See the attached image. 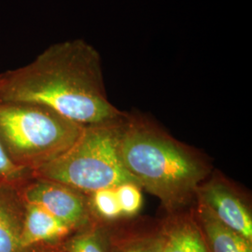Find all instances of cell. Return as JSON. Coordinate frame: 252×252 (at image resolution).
I'll return each instance as SVG.
<instances>
[{
    "mask_svg": "<svg viewBox=\"0 0 252 252\" xmlns=\"http://www.w3.org/2000/svg\"><path fill=\"white\" fill-rule=\"evenodd\" d=\"M123 217L131 218L138 214L143 205L141 188L135 183H125L115 188Z\"/></svg>",
    "mask_w": 252,
    "mask_h": 252,
    "instance_id": "obj_14",
    "label": "cell"
},
{
    "mask_svg": "<svg viewBox=\"0 0 252 252\" xmlns=\"http://www.w3.org/2000/svg\"><path fill=\"white\" fill-rule=\"evenodd\" d=\"M24 203L35 204L44 208L74 231L80 230L94 220L83 193L52 180L35 179L22 191Z\"/></svg>",
    "mask_w": 252,
    "mask_h": 252,
    "instance_id": "obj_5",
    "label": "cell"
},
{
    "mask_svg": "<svg viewBox=\"0 0 252 252\" xmlns=\"http://www.w3.org/2000/svg\"><path fill=\"white\" fill-rule=\"evenodd\" d=\"M54 248H55V246H53V248L50 249V250H45V249H43V250H39L38 249L37 250V249H35V252H62V251L60 250V248L59 249H54Z\"/></svg>",
    "mask_w": 252,
    "mask_h": 252,
    "instance_id": "obj_16",
    "label": "cell"
},
{
    "mask_svg": "<svg viewBox=\"0 0 252 252\" xmlns=\"http://www.w3.org/2000/svg\"><path fill=\"white\" fill-rule=\"evenodd\" d=\"M83 127L40 105L0 103V142L12 162L31 172L67 151Z\"/></svg>",
    "mask_w": 252,
    "mask_h": 252,
    "instance_id": "obj_4",
    "label": "cell"
},
{
    "mask_svg": "<svg viewBox=\"0 0 252 252\" xmlns=\"http://www.w3.org/2000/svg\"><path fill=\"white\" fill-rule=\"evenodd\" d=\"M125 114L108 123L84 126L81 135L67 151L34 169L32 176L88 194L99 189H115L125 183L138 185L127 171L120 154Z\"/></svg>",
    "mask_w": 252,
    "mask_h": 252,
    "instance_id": "obj_3",
    "label": "cell"
},
{
    "mask_svg": "<svg viewBox=\"0 0 252 252\" xmlns=\"http://www.w3.org/2000/svg\"><path fill=\"white\" fill-rule=\"evenodd\" d=\"M160 226L164 252H208L193 214L173 212Z\"/></svg>",
    "mask_w": 252,
    "mask_h": 252,
    "instance_id": "obj_9",
    "label": "cell"
},
{
    "mask_svg": "<svg viewBox=\"0 0 252 252\" xmlns=\"http://www.w3.org/2000/svg\"><path fill=\"white\" fill-rule=\"evenodd\" d=\"M88 205L94 218L103 221H113L123 218L115 189H103L89 193Z\"/></svg>",
    "mask_w": 252,
    "mask_h": 252,
    "instance_id": "obj_13",
    "label": "cell"
},
{
    "mask_svg": "<svg viewBox=\"0 0 252 252\" xmlns=\"http://www.w3.org/2000/svg\"><path fill=\"white\" fill-rule=\"evenodd\" d=\"M109 252H164L161 226L110 233Z\"/></svg>",
    "mask_w": 252,
    "mask_h": 252,
    "instance_id": "obj_11",
    "label": "cell"
},
{
    "mask_svg": "<svg viewBox=\"0 0 252 252\" xmlns=\"http://www.w3.org/2000/svg\"><path fill=\"white\" fill-rule=\"evenodd\" d=\"M109 234L100 220H93L66 237L59 248L62 252H109Z\"/></svg>",
    "mask_w": 252,
    "mask_h": 252,
    "instance_id": "obj_12",
    "label": "cell"
},
{
    "mask_svg": "<svg viewBox=\"0 0 252 252\" xmlns=\"http://www.w3.org/2000/svg\"><path fill=\"white\" fill-rule=\"evenodd\" d=\"M10 187L0 186V252H35L26 251L21 245L23 212L8 198Z\"/></svg>",
    "mask_w": 252,
    "mask_h": 252,
    "instance_id": "obj_10",
    "label": "cell"
},
{
    "mask_svg": "<svg viewBox=\"0 0 252 252\" xmlns=\"http://www.w3.org/2000/svg\"><path fill=\"white\" fill-rule=\"evenodd\" d=\"M120 154L138 185L160 199L170 213L195 197L209 172L195 152L136 114L123 118Z\"/></svg>",
    "mask_w": 252,
    "mask_h": 252,
    "instance_id": "obj_2",
    "label": "cell"
},
{
    "mask_svg": "<svg viewBox=\"0 0 252 252\" xmlns=\"http://www.w3.org/2000/svg\"><path fill=\"white\" fill-rule=\"evenodd\" d=\"M195 197L220 222L252 242V211L226 180L218 177L203 182L197 188Z\"/></svg>",
    "mask_w": 252,
    "mask_h": 252,
    "instance_id": "obj_6",
    "label": "cell"
},
{
    "mask_svg": "<svg viewBox=\"0 0 252 252\" xmlns=\"http://www.w3.org/2000/svg\"><path fill=\"white\" fill-rule=\"evenodd\" d=\"M192 214L208 252H252V242L220 222L203 204L198 202Z\"/></svg>",
    "mask_w": 252,
    "mask_h": 252,
    "instance_id": "obj_8",
    "label": "cell"
},
{
    "mask_svg": "<svg viewBox=\"0 0 252 252\" xmlns=\"http://www.w3.org/2000/svg\"><path fill=\"white\" fill-rule=\"evenodd\" d=\"M28 176H32L31 171L12 162L0 142V186L15 187Z\"/></svg>",
    "mask_w": 252,
    "mask_h": 252,
    "instance_id": "obj_15",
    "label": "cell"
},
{
    "mask_svg": "<svg viewBox=\"0 0 252 252\" xmlns=\"http://www.w3.org/2000/svg\"><path fill=\"white\" fill-rule=\"evenodd\" d=\"M24 204L21 231V245L24 250L32 251L39 247L60 245L75 232L44 208L31 203Z\"/></svg>",
    "mask_w": 252,
    "mask_h": 252,
    "instance_id": "obj_7",
    "label": "cell"
},
{
    "mask_svg": "<svg viewBox=\"0 0 252 252\" xmlns=\"http://www.w3.org/2000/svg\"><path fill=\"white\" fill-rule=\"evenodd\" d=\"M0 103L40 105L81 126L125 113L108 100L99 52L81 38L49 46L31 63L1 74Z\"/></svg>",
    "mask_w": 252,
    "mask_h": 252,
    "instance_id": "obj_1",
    "label": "cell"
}]
</instances>
